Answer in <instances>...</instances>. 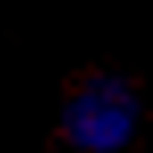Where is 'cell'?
<instances>
[{
	"label": "cell",
	"instance_id": "obj_1",
	"mask_svg": "<svg viewBox=\"0 0 153 153\" xmlns=\"http://www.w3.org/2000/svg\"><path fill=\"white\" fill-rule=\"evenodd\" d=\"M141 103L124 79H87L62 108V137L83 153H116L137 132Z\"/></svg>",
	"mask_w": 153,
	"mask_h": 153
}]
</instances>
